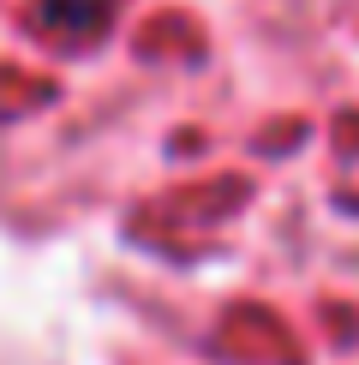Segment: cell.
Masks as SVG:
<instances>
[{"instance_id": "cell-1", "label": "cell", "mask_w": 359, "mask_h": 365, "mask_svg": "<svg viewBox=\"0 0 359 365\" xmlns=\"http://www.w3.org/2000/svg\"><path fill=\"white\" fill-rule=\"evenodd\" d=\"M108 19H114V0H36V6H30V30L72 36V42L102 36Z\"/></svg>"}]
</instances>
